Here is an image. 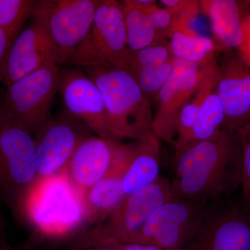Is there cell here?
I'll use <instances>...</instances> for the list:
<instances>
[{"label":"cell","mask_w":250,"mask_h":250,"mask_svg":"<svg viewBox=\"0 0 250 250\" xmlns=\"http://www.w3.org/2000/svg\"><path fill=\"white\" fill-rule=\"evenodd\" d=\"M207 207L196 202L174 198L157 208L129 243L166 250H183Z\"/></svg>","instance_id":"obj_11"},{"label":"cell","mask_w":250,"mask_h":250,"mask_svg":"<svg viewBox=\"0 0 250 250\" xmlns=\"http://www.w3.org/2000/svg\"><path fill=\"white\" fill-rule=\"evenodd\" d=\"M75 250H118L114 243H95L83 240Z\"/></svg>","instance_id":"obj_30"},{"label":"cell","mask_w":250,"mask_h":250,"mask_svg":"<svg viewBox=\"0 0 250 250\" xmlns=\"http://www.w3.org/2000/svg\"><path fill=\"white\" fill-rule=\"evenodd\" d=\"M131 54L121 1L100 0L90 31L67 64L81 68L113 66L128 72Z\"/></svg>","instance_id":"obj_4"},{"label":"cell","mask_w":250,"mask_h":250,"mask_svg":"<svg viewBox=\"0 0 250 250\" xmlns=\"http://www.w3.org/2000/svg\"><path fill=\"white\" fill-rule=\"evenodd\" d=\"M121 145L96 135L82 140L65 168L72 183L86 192L107 173Z\"/></svg>","instance_id":"obj_16"},{"label":"cell","mask_w":250,"mask_h":250,"mask_svg":"<svg viewBox=\"0 0 250 250\" xmlns=\"http://www.w3.org/2000/svg\"><path fill=\"white\" fill-rule=\"evenodd\" d=\"M243 40L236 53L250 66V11L244 16L242 22Z\"/></svg>","instance_id":"obj_28"},{"label":"cell","mask_w":250,"mask_h":250,"mask_svg":"<svg viewBox=\"0 0 250 250\" xmlns=\"http://www.w3.org/2000/svg\"><path fill=\"white\" fill-rule=\"evenodd\" d=\"M100 0H39L37 10L57 46L61 65L67 64L93 24Z\"/></svg>","instance_id":"obj_10"},{"label":"cell","mask_w":250,"mask_h":250,"mask_svg":"<svg viewBox=\"0 0 250 250\" xmlns=\"http://www.w3.org/2000/svg\"><path fill=\"white\" fill-rule=\"evenodd\" d=\"M241 1L201 0L200 9L209 18L215 45L219 52L238 50L243 40Z\"/></svg>","instance_id":"obj_18"},{"label":"cell","mask_w":250,"mask_h":250,"mask_svg":"<svg viewBox=\"0 0 250 250\" xmlns=\"http://www.w3.org/2000/svg\"><path fill=\"white\" fill-rule=\"evenodd\" d=\"M60 67L49 65L6 86L1 109L36 133L50 118L59 93Z\"/></svg>","instance_id":"obj_8"},{"label":"cell","mask_w":250,"mask_h":250,"mask_svg":"<svg viewBox=\"0 0 250 250\" xmlns=\"http://www.w3.org/2000/svg\"><path fill=\"white\" fill-rule=\"evenodd\" d=\"M241 136L222 129L174 158V196L206 207L231 198L241 188Z\"/></svg>","instance_id":"obj_1"},{"label":"cell","mask_w":250,"mask_h":250,"mask_svg":"<svg viewBox=\"0 0 250 250\" xmlns=\"http://www.w3.org/2000/svg\"><path fill=\"white\" fill-rule=\"evenodd\" d=\"M20 210L40 234L62 238L87 223L85 192L72 183L66 170L35 179Z\"/></svg>","instance_id":"obj_2"},{"label":"cell","mask_w":250,"mask_h":250,"mask_svg":"<svg viewBox=\"0 0 250 250\" xmlns=\"http://www.w3.org/2000/svg\"><path fill=\"white\" fill-rule=\"evenodd\" d=\"M176 60L175 57H172L165 63L140 67L131 72L152 104L156 103L159 92L173 70Z\"/></svg>","instance_id":"obj_25"},{"label":"cell","mask_w":250,"mask_h":250,"mask_svg":"<svg viewBox=\"0 0 250 250\" xmlns=\"http://www.w3.org/2000/svg\"><path fill=\"white\" fill-rule=\"evenodd\" d=\"M217 80L218 65L216 60L205 67L203 78L198 88L179 113L177 137L173 143L174 158L178 156L185 149L188 140L202 105L207 97L214 90Z\"/></svg>","instance_id":"obj_21"},{"label":"cell","mask_w":250,"mask_h":250,"mask_svg":"<svg viewBox=\"0 0 250 250\" xmlns=\"http://www.w3.org/2000/svg\"><path fill=\"white\" fill-rule=\"evenodd\" d=\"M131 152V143L121 144L107 173L85 192L87 223H103L126 197L123 179Z\"/></svg>","instance_id":"obj_17"},{"label":"cell","mask_w":250,"mask_h":250,"mask_svg":"<svg viewBox=\"0 0 250 250\" xmlns=\"http://www.w3.org/2000/svg\"><path fill=\"white\" fill-rule=\"evenodd\" d=\"M247 3H248V4H250V1H246Z\"/></svg>","instance_id":"obj_33"},{"label":"cell","mask_w":250,"mask_h":250,"mask_svg":"<svg viewBox=\"0 0 250 250\" xmlns=\"http://www.w3.org/2000/svg\"><path fill=\"white\" fill-rule=\"evenodd\" d=\"M224 121L225 115L223 106L215 88L202 105L185 149L213 138L223 129Z\"/></svg>","instance_id":"obj_23"},{"label":"cell","mask_w":250,"mask_h":250,"mask_svg":"<svg viewBox=\"0 0 250 250\" xmlns=\"http://www.w3.org/2000/svg\"><path fill=\"white\" fill-rule=\"evenodd\" d=\"M121 3L129 50L137 52L160 43L144 5L139 0H125Z\"/></svg>","instance_id":"obj_22"},{"label":"cell","mask_w":250,"mask_h":250,"mask_svg":"<svg viewBox=\"0 0 250 250\" xmlns=\"http://www.w3.org/2000/svg\"><path fill=\"white\" fill-rule=\"evenodd\" d=\"M238 134L241 140V198L250 212V124Z\"/></svg>","instance_id":"obj_27"},{"label":"cell","mask_w":250,"mask_h":250,"mask_svg":"<svg viewBox=\"0 0 250 250\" xmlns=\"http://www.w3.org/2000/svg\"><path fill=\"white\" fill-rule=\"evenodd\" d=\"M12 42L11 38L0 29V82H2L5 65Z\"/></svg>","instance_id":"obj_29"},{"label":"cell","mask_w":250,"mask_h":250,"mask_svg":"<svg viewBox=\"0 0 250 250\" xmlns=\"http://www.w3.org/2000/svg\"><path fill=\"white\" fill-rule=\"evenodd\" d=\"M36 177L33 133L0 107V190L16 209Z\"/></svg>","instance_id":"obj_5"},{"label":"cell","mask_w":250,"mask_h":250,"mask_svg":"<svg viewBox=\"0 0 250 250\" xmlns=\"http://www.w3.org/2000/svg\"><path fill=\"white\" fill-rule=\"evenodd\" d=\"M183 250H250V212L241 198L207 207Z\"/></svg>","instance_id":"obj_7"},{"label":"cell","mask_w":250,"mask_h":250,"mask_svg":"<svg viewBox=\"0 0 250 250\" xmlns=\"http://www.w3.org/2000/svg\"><path fill=\"white\" fill-rule=\"evenodd\" d=\"M0 228H1V223H0Z\"/></svg>","instance_id":"obj_34"},{"label":"cell","mask_w":250,"mask_h":250,"mask_svg":"<svg viewBox=\"0 0 250 250\" xmlns=\"http://www.w3.org/2000/svg\"><path fill=\"white\" fill-rule=\"evenodd\" d=\"M0 250H14L11 249V248L8 245H6V243H1L0 245Z\"/></svg>","instance_id":"obj_32"},{"label":"cell","mask_w":250,"mask_h":250,"mask_svg":"<svg viewBox=\"0 0 250 250\" xmlns=\"http://www.w3.org/2000/svg\"><path fill=\"white\" fill-rule=\"evenodd\" d=\"M223 53L217 59L215 86L225 115L223 129L240 133L250 124V66L236 52Z\"/></svg>","instance_id":"obj_15"},{"label":"cell","mask_w":250,"mask_h":250,"mask_svg":"<svg viewBox=\"0 0 250 250\" xmlns=\"http://www.w3.org/2000/svg\"><path fill=\"white\" fill-rule=\"evenodd\" d=\"M143 4L146 7L150 22L157 34L159 42L168 41L174 23V15L172 11L165 7L162 9L159 7L155 1L149 4Z\"/></svg>","instance_id":"obj_26"},{"label":"cell","mask_w":250,"mask_h":250,"mask_svg":"<svg viewBox=\"0 0 250 250\" xmlns=\"http://www.w3.org/2000/svg\"><path fill=\"white\" fill-rule=\"evenodd\" d=\"M82 69L102 94L113 139L140 141L154 134L152 103L131 74L113 66Z\"/></svg>","instance_id":"obj_3"},{"label":"cell","mask_w":250,"mask_h":250,"mask_svg":"<svg viewBox=\"0 0 250 250\" xmlns=\"http://www.w3.org/2000/svg\"><path fill=\"white\" fill-rule=\"evenodd\" d=\"M39 0H0V29L14 41L35 12Z\"/></svg>","instance_id":"obj_24"},{"label":"cell","mask_w":250,"mask_h":250,"mask_svg":"<svg viewBox=\"0 0 250 250\" xmlns=\"http://www.w3.org/2000/svg\"><path fill=\"white\" fill-rule=\"evenodd\" d=\"M160 139L153 134L131 143L129 164L123 179L125 196L150 185L160 177Z\"/></svg>","instance_id":"obj_19"},{"label":"cell","mask_w":250,"mask_h":250,"mask_svg":"<svg viewBox=\"0 0 250 250\" xmlns=\"http://www.w3.org/2000/svg\"><path fill=\"white\" fill-rule=\"evenodd\" d=\"M205 67L177 59L172 73L161 88L153 118V132L160 140L173 143L177 137L179 113L196 92Z\"/></svg>","instance_id":"obj_13"},{"label":"cell","mask_w":250,"mask_h":250,"mask_svg":"<svg viewBox=\"0 0 250 250\" xmlns=\"http://www.w3.org/2000/svg\"><path fill=\"white\" fill-rule=\"evenodd\" d=\"M174 198L171 182L160 176L150 185L125 197L83 240L95 243H129L152 213Z\"/></svg>","instance_id":"obj_6"},{"label":"cell","mask_w":250,"mask_h":250,"mask_svg":"<svg viewBox=\"0 0 250 250\" xmlns=\"http://www.w3.org/2000/svg\"><path fill=\"white\" fill-rule=\"evenodd\" d=\"M59 93L69 114L83 123L96 136L116 140L110 131L102 94L83 69L60 68Z\"/></svg>","instance_id":"obj_14"},{"label":"cell","mask_w":250,"mask_h":250,"mask_svg":"<svg viewBox=\"0 0 250 250\" xmlns=\"http://www.w3.org/2000/svg\"><path fill=\"white\" fill-rule=\"evenodd\" d=\"M49 65H61L60 56L45 20L36 8L25 27L11 44L2 83H11Z\"/></svg>","instance_id":"obj_12"},{"label":"cell","mask_w":250,"mask_h":250,"mask_svg":"<svg viewBox=\"0 0 250 250\" xmlns=\"http://www.w3.org/2000/svg\"><path fill=\"white\" fill-rule=\"evenodd\" d=\"M168 42L171 52L176 59L200 67L207 66L218 59L219 52L213 39L199 35L191 27L173 29Z\"/></svg>","instance_id":"obj_20"},{"label":"cell","mask_w":250,"mask_h":250,"mask_svg":"<svg viewBox=\"0 0 250 250\" xmlns=\"http://www.w3.org/2000/svg\"><path fill=\"white\" fill-rule=\"evenodd\" d=\"M115 245L118 250H166L158 247L139 243H120L116 242Z\"/></svg>","instance_id":"obj_31"},{"label":"cell","mask_w":250,"mask_h":250,"mask_svg":"<svg viewBox=\"0 0 250 250\" xmlns=\"http://www.w3.org/2000/svg\"><path fill=\"white\" fill-rule=\"evenodd\" d=\"M91 131L65 110L51 116L36 133L35 179L52 177L66 168L75 149Z\"/></svg>","instance_id":"obj_9"}]
</instances>
